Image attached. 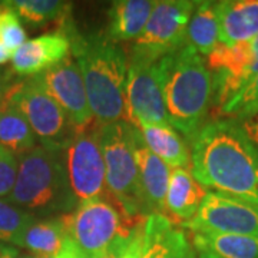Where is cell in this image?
<instances>
[{
	"mask_svg": "<svg viewBox=\"0 0 258 258\" xmlns=\"http://www.w3.org/2000/svg\"><path fill=\"white\" fill-rule=\"evenodd\" d=\"M191 174L215 192L258 204V148L234 118L208 120L191 139Z\"/></svg>",
	"mask_w": 258,
	"mask_h": 258,
	"instance_id": "obj_1",
	"label": "cell"
},
{
	"mask_svg": "<svg viewBox=\"0 0 258 258\" xmlns=\"http://www.w3.org/2000/svg\"><path fill=\"white\" fill-rule=\"evenodd\" d=\"M56 32L66 35L71 42V52L82 75L95 120L99 125L125 120L128 59L122 46L106 33H79L72 19Z\"/></svg>",
	"mask_w": 258,
	"mask_h": 258,
	"instance_id": "obj_2",
	"label": "cell"
},
{
	"mask_svg": "<svg viewBox=\"0 0 258 258\" xmlns=\"http://www.w3.org/2000/svg\"><path fill=\"white\" fill-rule=\"evenodd\" d=\"M157 69L169 123L191 141L212 106V78L207 63L194 47L185 45L161 56Z\"/></svg>",
	"mask_w": 258,
	"mask_h": 258,
	"instance_id": "obj_3",
	"label": "cell"
},
{
	"mask_svg": "<svg viewBox=\"0 0 258 258\" xmlns=\"http://www.w3.org/2000/svg\"><path fill=\"white\" fill-rule=\"evenodd\" d=\"M8 203L29 214L74 211L78 204L68 181L63 148L40 144L19 157L18 176Z\"/></svg>",
	"mask_w": 258,
	"mask_h": 258,
	"instance_id": "obj_4",
	"label": "cell"
},
{
	"mask_svg": "<svg viewBox=\"0 0 258 258\" xmlns=\"http://www.w3.org/2000/svg\"><path fill=\"white\" fill-rule=\"evenodd\" d=\"M60 220L68 237L86 258L96 257L129 240L147 222V218L131 217L109 194L78 204L74 211L62 215Z\"/></svg>",
	"mask_w": 258,
	"mask_h": 258,
	"instance_id": "obj_5",
	"label": "cell"
},
{
	"mask_svg": "<svg viewBox=\"0 0 258 258\" xmlns=\"http://www.w3.org/2000/svg\"><path fill=\"white\" fill-rule=\"evenodd\" d=\"M132 126L125 120L101 125L99 138L106 169V188L131 217L148 218L152 212L141 188L132 147Z\"/></svg>",
	"mask_w": 258,
	"mask_h": 258,
	"instance_id": "obj_6",
	"label": "cell"
},
{
	"mask_svg": "<svg viewBox=\"0 0 258 258\" xmlns=\"http://www.w3.org/2000/svg\"><path fill=\"white\" fill-rule=\"evenodd\" d=\"M3 103L15 106L25 116L42 145L64 148L76 134L74 125L46 92L37 75L15 81Z\"/></svg>",
	"mask_w": 258,
	"mask_h": 258,
	"instance_id": "obj_7",
	"label": "cell"
},
{
	"mask_svg": "<svg viewBox=\"0 0 258 258\" xmlns=\"http://www.w3.org/2000/svg\"><path fill=\"white\" fill-rule=\"evenodd\" d=\"M161 56L141 47L132 46L128 59L125 105V122L138 126L148 125H171L166 113L165 102L158 79L157 63Z\"/></svg>",
	"mask_w": 258,
	"mask_h": 258,
	"instance_id": "obj_8",
	"label": "cell"
},
{
	"mask_svg": "<svg viewBox=\"0 0 258 258\" xmlns=\"http://www.w3.org/2000/svg\"><path fill=\"white\" fill-rule=\"evenodd\" d=\"M99 131L101 125L95 120L88 128L76 131L63 148L68 181L76 204L108 195Z\"/></svg>",
	"mask_w": 258,
	"mask_h": 258,
	"instance_id": "obj_9",
	"label": "cell"
},
{
	"mask_svg": "<svg viewBox=\"0 0 258 258\" xmlns=\"http://www.w3.org/2000/svg\"><path fill=\"white\" fill-rule=\"evenodd\" d=\"M181 228L191 232H221L258 237V204L220 192H208L192 220Z\"/></svg>",
	"mask_w": 258,
	"mask_h": 258,
	"instance_id": "obj_10",
	"label": "cell"
},
{
	"mask_svg": "<svg viewBox=\"0 0 258 258\" xmlns=\"http://www.w3.org/2000/svg\"><path fill=\"white\" fill-rule=\"evenodd\" d=\"M195 2L164 0L155 2L147 26L134 46L154 52L159 56L179 50L186 45L188 23Z\"/></svg>",
	"mask_w": 258,
	"mask_h": 258,
	"instance_id": "obj_11",
	"label": "cell"
},
{
	"mask_svg": "<svg viewBox=\"0 0 258 258\" xmlns=\"http://www.w3.org/2000/svg\"><path fill=\"white\" fill-rule=\"evenodd\" d=\"M37 76L76 131L92 125L95 118L88 102L82 75L72 53Z\"/></svg>",
	"mask_w": 258,
	"mask_h": 258,
	"instance_id": "obj_12",
	"label": "cell"
},
{
	"mask_svg": "<svg viewBox=\"0 0 258 258\" xmlns=\"http://www.w3.org/2000/svg\"><path fill=\"white\" fill-rule=\"evenodd\" d=\"M71 55V42L60 32L46 33L28 40L12 56V72L29 78L43 74Z\"/></svg>",
	"mask_w": 258,
	"mask_h": 258,
	"instance_id": "obj_13",
	"label": "cell"
},
{
	"mask_svg": "<svg viewBox=\"0 0 258 258\" xmlns=\"http://www.w3.org/2000/svg\"><path fill=\"white\" fill-rule=\"evenodd\" d=\"M132 147L138 165L141 188L149 205V210L152 214L164 215L171 169L147 147L142 134L137 126H132Z\"/></svg>",
	"mask_w": 258,
	"mask_h": 258,
	"instance_id": "obj_14",
	"label": "cell"
},
{
	"mask_svg": "<svg viewBox=\"0 0 258 258\" xmlns=\"http://www.w3.org/2000/svg\"><path fill=\"white\" fill-rule=\"evenodd\" d=\"M141 258H195L189 238L162 214H152L144 227Z\"/></svg>",
	"mask_w": 258,
	"mask_h": 258,
	"instance_id": "obj_15",
	"label": "cell"
},
{
	"mask_svg": "<svg viewBox=\"0 0 258 258\" xmlns=\"http://www.w3.org/2000/svg\"><path fill=\"white\" fill-rule=\"evenodd\" d=\"M205 186L200 184L186 168H174L165 195L166 218L178 227L192 220L207 197Z\"/></svg>",
	"mask_w": 258,
	"mask_h": 258,
	"instance_id": "obj_16",
	"label": "cell"
},
{
	"mask_svg": "<svg viewBox=\"0 0 258 258\" xmlns=\"http://www.w3.org/2000/svg\"><path fill=\"white\" fill-rule=\"evenodd\" d=\"M215 12L220 43L249 42L258 35V0L215 2Z\"/></svg>",
	"mask_w": 258,
	"mask_h": 258,
	"instance_id": "obj_17",
	"label": "cell"
},
{
	"mask_svg": "<svg viewBox=\"0 0 258 258\" xmlns=\"http://www.w3.org/2000/svg\"><path fill=\"white\" fill-rule=\"evenodd\" d=\"M155 6L151 0H116L108 13L106 36L113 42L138 39Z\"/></svg>",
	"mask_w": 258,
	"mask_h": 258,
	"instance_id": "obj_18",
	"label": "cell"
},
{
	"mask_svg": "<svg viewBox=\"0 0 258 258\" xmlns=\"http://www.w3.org/2000/svg\"><path fill=\"white\" fill-rule=\"evenodd\" d=\"M137 128L142 134L147 147L166 165L172 168H186L189 165L191 154L186 142L171 125L161 126L139 123Z\"/></svg>",
	"mask_w": 258,
	"mask_h": 258,
	"instance_id": "obj_19",
	"label": "cell"
},
{
	"mask_svg": "<svg viewBox=\"0 0 258 258\" xmlns=\"http://www.w3.org/2000/svg\"><path fill=\"white\" fill-rule=\"evenodd\" d=\"M68 232L60 217L35 221L25 234L19 247L29 249L36 258H56L63 247Z\"/></svg>",
	"mask_w": 258,
	"mask_h": 258,
	"instance_id": "obj_20",
	"label": "cell"
},
{
	"mask_svg": "<svg viewBox=\"0 0 258 258\" xmlns=\"http://www.w3.org/2000/svg\"><path fill=\"white\" fill-rule=\"evenodd\" d=\"M36 147V135L20 112L8 103L0 106V148L22 157Z\"/></svg>",
	"mask_w": 258,
	"mask_h": 258,
	"instance_id": "obj_21",
	"label": "cell"
},
{
	"mask_svg": "<svg viewBox=\"0 0 258 258\" xmlns=\"http://www.w3.org/2000/svg\"><path fill=\"white\" fill-rule=\"evenodd\" d=\"M195 248H205L220 258H258V237L221 234V232H192Z\"/></svg>",
	"mask_w": 258,
	"mask_h": 258,
	"instance_id": "obj_22",
	"label": "cell"
},
{
	"mask_svg": "<svg viewBox=\"0 0 258 258\" xmlns=\"http://www.w3.org/2000/svg\"><path fill=\"white\" fill-rule=\"evenodd\" d=\"M186 45L194 47L201 56H208L218 45L215 2H195V8L188 23Z\"/></svg>",
	"mask_w": 258,
	"mask_h": 258,
	"instance_id": "obj_23",
	"label": "cell"
},
{
	"mask_svg": "<svg viewBox=\"0 0 258 258\" xmlns=\"http://www.w3.org/2000/svg\"><path fill=\"white\" fill-rule=\"evenodd\" d=\"M10 8L26 23L45 25L55 22L56 28L71 19L72 5L60 0H12Z\"/></svg>",
	"mask_w": 258,
	"mask_h": 258,
	"instance_id": "obj_24",
	"label": "cell"
},
{
	"mask_svg": "<svg viewBox=\"0 0 258 258\" xmlns=\"http://www.w3.org/2000/svg\"><path fill=\"white\" fill-rule=\"evenodd\" d=\"M35 221L33 214L0 200V241L19 247L22 235Z\"/></svg>",
	"mask_w": 258,
	"mask_h": 258,
	"instance_id": "obj_25",
	"label": "cell"
},
{
	"mask_svg": "<svg viewBox=\"0 0 258 258\" xmlns=\"http://www.w3.org/2000/svg\"><path fill=\"white\" fill-rule=\"evenodd\" d=\"M258 109V74L251 82L241 91L235 98H232L218 115L214 118H237L241 115H245L248 112Z\"/></svg>",
	"mask_w": 258,
	"mask_h": 258,
	"instance_id": "obj_26",
	"label": "cell"
},
{
	"mask_svg": "<svg viewBox=\"0 0 258 258\" xmlns=\"http://www.w3.org/2000/svg\"><path fill=\"white\" fill-rule=\"evenodd\" d=\"M26 32L20 23L19 16L12 8L0 13V42L15 53L19 47L26 43Z\"/></svg>",
	"mask_w": 258,
	"mask_h": 258,
	"instance_id": "obj_27",
	"label": "cell"
},
{
	"mask_svg": "<svg viewBox=\"0 0 258 258\" xmlns=\"http://www.w3.org/2000/svg\"><path fill=\"white\" fill-rule=\"evenodd\" d=\"M19 158L0 148V197H9L18 176Z\"/></svg>",
	"mask_w": 258,
	"mask_h": 258,
	"instance_id": "obj_28",
	"label": "cell"
},
{
	"mask_svg": "<svg viewBox=\"0 0 258 258\" xmlns=\"http://www.w3.org/2000/svg\"><path fill=\"white\" fill-rule=\"evenodd\" d=\"M234 119L240 123V126L245 132V135L248 137L249 141L258 147V109L248 112L245 115L237 116Z\"/></svg>",
	"mask_w": 258,
	"mask_h": 258,
	"instance_id": "obj_29",
	"label": "cell"
},
{
	"mask_svg": "<svg viewBox=\"0 0 258 258\" xmlns=\"http://www.w3.org/2000/svg\"><path fill=\"white\" fill-rule=\"evenodd\" d=\"M56 258H86L85 257V254H83L82 251L79 249V247L75 244L74 241L71 240L69 237L64 240V244L62 249H60V252L56 255Z\"/></svg>",
	"mask_w": 258,
	"mask_h": 258,
	"instance_id": "obj_30",
	"label": "cell"
},
{
	"mask_svg": "<svg viewBox=\"0 0 258 258\" xmlns=\"http://www.w3.org/2000/svg\"><path fill=\"white\" fill-rule=\"evenodd\" d=\"M13 76L15 74L12 72V69L8 71V72H3V71H0V106L3 105V102H5V98H6V95H8V91H9V88L13 85Z\"/></svg>",
	"mask_w": 258,
	"mask_h": 258,
	"instance_id": "obj_31",
	"label": "cell"
},
{
	"mask_svg": "<svg viewBox=\"0 0 258 258\" xmlns=\"http://www.w3.org/2000/svg\"><path fill=\"white\" fill-rule=\"evenodd\" d=\"M19 251L15 247L0 242V258H18Z\"/></svg>",
	"mask_w": 258,
	"mask_h": 258,
	"instance_id": "obj_32",
	"label": "cell"
},
{
	"mask_svg": "<svg viewBox=\"0 0 258 258\" xmlns=\"http://www.w3.org/2000/svg\"><path fill=\"white\" fill-rule=\"evenodd\" d=\"M126 241H123V242H126ZM123 242H119V244L113 245V247L108 249V251H105V252H102V254H99V255H96V257H92V258H118V254H119V251L120 248H122V245H123Z\"/></svg>",
	"mask_w": 258,
	"mask_h": 258,
	"instance_id": "obj_33",
	"label": "cell"
},
{
	"mask_svg": "<svg viewBox=\"0 0 258 258\" xmlns=\"http://www.w3.org/2000/svg\"><path fill=\"white\" fill-rule=\"evenodd\" d=\"M12 56H13V53H12L9 49L0 42V64L6 63Z\"/></svg>",
	"mask_w": 258,
	"mask_h": 258,
	"instance_id": "obj_34",
	"label": "cell"
},
{
	"mask_svg": "<svg viewBox=\"0 0 258 258\" xmlns=\"http://www.w3.org/2000/svg\"><path fill=\"white\" fill-rule=\"evenodd\" d=\"M197 249V254H198V258H220L218 255H215L214 252L208 251L205 248H195Z\"/></svg>",
	"mask_w": 258,
	"mask_h": 258,
	"instance_id": "obj_35",
	"label": "cell"
},
{
	"mask_svg": "<svg viewBox=\"0 0 258 258\" xmlns=\"http://www.w3.org/2000/svg\"><path fill=\"white\" fill-rule=\"evenodd\" d=\"M9 8H10L9 2H0V13H2L3 10L9 9Z\"/></svg>",
	"mask_w": 258,
	"mask_h": 258,
	"instance_id": "obj_36",
	"label": "cell"
},
{
	"mask_svg": "<svg viewBox=\"0 0 258 258\" xmlns=\"http://www.w3.org/2000/svg\"><path fill=\"white\" fill-rule=\"evenodd\" d=\"M20 258H36V257H33V255H25V257H20Z\"/></svg>",
	"mask_w": 258,
	"mask_h": 258,
	"instance_id": "obj_37",
	"label": "cell"
}]
</instances>
